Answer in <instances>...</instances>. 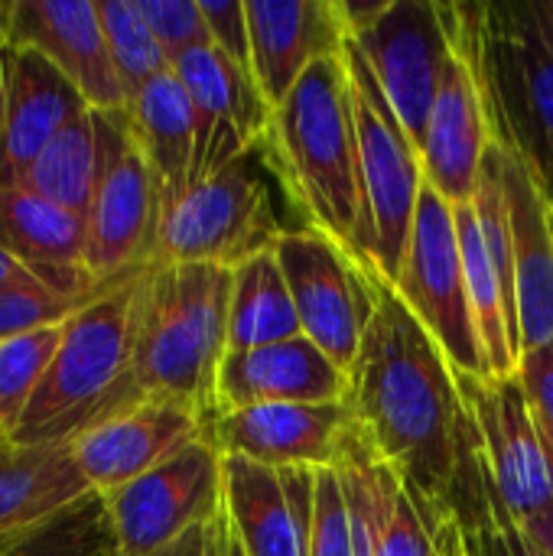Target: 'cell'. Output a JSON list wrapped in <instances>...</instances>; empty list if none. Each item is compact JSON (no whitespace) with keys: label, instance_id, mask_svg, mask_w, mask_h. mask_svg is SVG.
<instances>
[{"label":"cell","instance_id":"1","mask_svg":"<svg viewBox=\"0 0 553 556\" xmlns=\"http://www.w3.org/2000/svg\"><path fill=\"white\" fill-rule=\"evenodd\" d=\"M345 404L368 450L407 489L450 511L473 420L456 368L381 274L372 323L349 368Z\"/></svg>","mask_w":553,"mask_h":556},{"label":"cell","instance_id":"2","mask_svg":"<svg viewBox=\"0 0 553 556\" xmlns=\"http://www.w3.org/2000/svg\"><path fill=\"white\" fill-rule=\"evenodd\" d=\"M261 156L300 215V228L339 241L362 261L359 134L342 52L310 65L274 108Z\"/></svg>","mask_w":553,"mask_h":556},{"label":"cell","instance_id":"3","mask_svg":"<svg viewBox=\"0 0 553 556\" xmlns=\"http://www.w3.org/2000/svg\"><path fill=\"white\" fill-rule=\"evenodd\" d=\"M147 274L150 267L114 283L65 323L13 443H75L95 424L143 401L134 388V352Z\"/></svg>","mask_w":553,"mask_h":556},{"label":"cell","instance_id":"4","mask_svg":"<svg viewBox=\"0 0 553 556\" xmlns=\"http://www.w3.org/2000/svg\"><path fill=\"white\" fill-rule=\"evenodd\" d=\"M231 280L235 270L215 264L150 267L134 352V388L143 401H176L212 417L228 355Z\"/></svg>","mask_w":553,"mask_h":556},{"label":"cell","instance_id":"5","mask_svg":"<svg viewBox=\"0 0 553 556\" xmlns=\"http://www.w3.org/2000/svg\"><path fill=\"white\" fill-rule=\"evenodd\" d=\"M492 140L515 150L553 195V49L528 3H466Z\"/></svg>","mask_w":553,"mask_h":556},{"label":"cell","instance_id":"6","mask_svg":"<svg viewBox=\"0 0 553 556\" xmlns=\"http://www.w3.org/2000/svg\"><path fill=\"white\" fill-rule=\"evenodd\" d=\"M261 147L163 205L153 264L241 267L287 235Z\"/></svg>","mask_w":553,"mask_h":556},{"label":"cell","instance_id":"7","mask_svg":"<svg viewBox=\"0 0 553 556\" xmlns=\"http://www.w3.org/2000/svg\"><path fill=\"white\" fill-rule=\"evenodd\" d=\"M345 68L352 85L355 134H359V182H362V261L388 283L398 280L417 202L424 192L420 147L398 121L391 101L375 81L359 46L349 39Z\"/></svg>","mask_w":553,"mask_h":556},{"label":"cell","instance_id":"8","mask_svg":"<svg viewBox=\"0 0 553 556\" xmlns=\"http://www.w3.org/2000/svg\"><path fill=\"white\" fill-rule=\"evenodd\" d=\"M98 179L88 205V274L98 283H121L153 267L163 195L147 166L127 111H95Z\"/></svg>","mask_w":553,"mask_h":556},{"label":"cell","instance_id":"9","mask_svg":"<svg viewBox=\"0 0 553 556\" xmlns=\"http://www.w3.org/2000/svg\"><path fill=\"white\" fill-rule=\"evenodd\" d=\"M417 323L433 336L460 375H486V358L466 293L460 228L453 205L424 182L411 241L391 283Z\"/></svg>","mask_w":553,"mask_h":556},{"label":"cell","instance_id":"10","mask_svg":"<svg viewBox=\"0 0 553 556\" xmlns=\"http://www.w3.org/2000/svg\"><path fill=\"white\" fill-rule=\"evenodd\" d=\"M274 251L303 336L349 375L375 313L378 270L362 264L339 241L310 228H287Z\"/></svg>","mask_w":553,"mask_h":556},{"label":"cell","instance_id":"11","mask_svg":"<svg viewBox=\"0 0 553 556\" xmlns=\"http://www.w3.org/2000/svg\"><path fill=\"white\" fill-rule=\"evenodd\" d=\"M456 378L466 414L473 420L479 456L508 518L525 528L528 521L553 511V459L521 378H486L460 371Z\"/></svg>","mask_w":553,"mask_h":556},{"label":"cell","instance_id":"12","mask_svg":"<svg viewBox=\"0 0 553 556\" xmlns=\"http://www.w3.org/2000/svg\"><path fill=\"white\" fill-rule=\"evenodd\" d=\"M104 502L124 556L160 554L225 511V456L209 440H196Z\"/></svg>","mask_w":553,"mask_h":556},{"label":"cell","instance_id":"13","mask_svg":"<svg viewBox=\"0 0 553 556\" xmlns=\"http://www.w3.org/2000/svg\"><path fill=\"white\" fill-rule=\"evenodd\" d=\"M450 26V59L430 108L427 134L420 143L424 182L440 192L450 205L473 202L476 182L492 143L486 91L479 81L473 39H469V13L466 3H443Z\"/></svg>","mask_w":553,"mask_h":556},{"label":"cell","instance_id":"14","mask_svg":"<svg viewBox=\"0 0 553 556\" xmlns=\"http://www.w3.org/2000/svg\"><path fill=\"white\" fill-rule=\"evenodd\" d=\"M352 42L368 62L398 121L420 147L453 49L443 3L391 0L385 16Z\"/></svg>","mask_w":553,"mask_h":556},{"label":"cell","instance_id":"15","mask_svg":"<svg viewBox=\"0 0 553 556\" xmlns=\"http://www.w3.org/2000/svg\"><path fill=\"white\" fill-rule=\"evenodd\" d=\"M205 440L222 456H241L271 469H336L359 440L345 401L336 404H257L215 410Z\"/></svg>","mask_w":553,"mask_h":556},{"label":"cell","instance_id":"16","mask_svg":"<svg viewBox=\"0 0 553 556\" xmlns=\"http://www.w3.org/2000/svg\"><path fill=\"white\" fill-rule=\"evenodd\" d=\"M7 49H33L55 65L91 111H127L130 94L114 68L95 0H7Z\"/></svg>","mask_w":553,"mask_h":556},{"label":"cell","instance_id":"17","mask_svg":"<svg viewBox=\"0 0 553 556\" xmlns=\"http://www.w3.org/2000/svg\"><path fill=\"white\" fill-rule=\"evenodd\" d=\"M173 72L196 108V153L189 173V186H196L257 150L274 111L264 101L254 75L212 42L186 52Z\"/></svg>","mask_w":553,"mask_h":556},{"label":"cell","instance_id":"18","mask_svg":"<svg viewBox=\"0 0 553 556\" xmlns=\"http://www.w3.org/2000/svg\"><path fill=\"white\" fill-rule=\"evenodd\" d=\"M205 424L209 417L186 404L150 397L95 424L72 450L91 492L111 495L196 440H205Z\"/></svg>","mask_w":553,"mask_h":556},{"label":"cell","instance_id":"19","mask_svg":"<svg viewBox=\"0 0 553 556\" xmlns=\"http://www.w3.org/2000/svg\"><path fill=\"white\" fill-rule=\"evenodd\" d=\"M316 469L225 456V521L248 556H306Z\"/></svg>","mask_w":553,"mask_h":556},{"label":"cell","instance_id":"20","mask_svg":"<svg viewBox=\"0 0 553 556\" xmlns=\"http://www.w3.org/2000/svg\"><path fill=\"white\" fill-rule=\"evenodd\" d=\"M512 222V264L518 296L521 355L553 342V205L531 166L508 147L495 143Z\"/></svg>","mask_w":553,"mask_h":556},{"label":"cell","instance_id":"21","mask_svg":"<svg viewBox=\"0 0 553 556\" xmlns=\"http://www.w3.org/2000/svg\"><path fill=\"white\" fill-rule=\"evenodd\" d=\"M251 29V75L271 104L297 88L310 65L349 42L336 0H244Z\"/></svg>","mask_w":553,"mask_h":556},{"label":"cell","instance_id":"22","mask_svg":"<svg viewBox=\"0 0 553 556\" xmlns=\"http://www.w3.org/2000/svg\"><path fill=\"white\" fill-rule=\"evenodd\" d=\"M345 397L349 375L306 336L228 352L215 381V410L257 404H336Z\"/></svg>","mask_w":553,"mask_h":556},{"label":"cell","instance_id":"23","mask_svg":"<svg viewBox=\"0 0 553 556\" xmlns=\"http://www.w3.org/2000/svg\"><path fill=\"white\" fill-rule=\"evenodd\" d=\"M3 101L0 189L16 186L55 137L91 111L78 88L33 49H3Z\"/></svg>","mask_w":553,"mask_h":556},{"label":"cell","instance_id":"24","mask_svg":"<svg viewBox=\"0 0 553 556\" xmlns=\"http://www.w3.org/2000/svg\"><path fill=\"white\" fill-rule=\"evenodd\" d=\"M0 248L55 290L91 293L114 287L88 274L85 218L20 186L0 189Z\"/></svg>","mask_w":553,"mask_h":556},{"label":"cell","instance_id":"25","mask_svg":"<svg viewBox=\"0 0 553 556\" xmlns=\"http://www.w3.org/2000/svg\"><path fill=\"white\" fill-rule=\"evenodd\" d=\"M85 482L72 443L0 440V551L13 547L62 508L85 498Z\"/></svg>","mask_w":553,"mask_h":556},{"label":"cell","instance_id":"26","mask_svg":"<svg viewBox=\"0 0 553 556\" xmlns=\"http://www.w3.org/2000/svg\"><path fill=\"white\" fill-rule=\"evenodd\" d=\"M127 124L156 176L163 205L173 202L189 186L196 153V108L173 68L147 81L130 98Z\"/></svg>","mask_w":553,"mask_h":556},{"label":"cell","instance_id":"27","mask_svg":"<svg viewBox=\"0 0 553 556\" xmlns=\"http://www.w3.org/2000/svg\"><path fill=\"white\" fill-rule=\"evenodd\" d=\"M303 336L277 251H264L241 267L231 280L228 352H248Z\"/></svg>","mask_w":553,"mask_h":556},{"label":"cell","instance_id":"28","mask_svg":"<svg viewBox=\"0 0 553 556\" xmlns=\"http://www.w3.org/2000/svg\"><path fill=\"white\" fill-rule=\"evenodd\" d=\"M450 511L456 515L463 528L466 556H551L541 551L521 525L508 518V511L499 502V492L486 472V463L479 456V443L473 433L463 472L456 479Z\"/></svg>","mask_w":553,"mask_h":556},{"label":"cell","instance_id":"29","mask_svg":"<svg viewBox=\"0 0 553 556\" xmlns=\"http://www.w3.org/2000/svg\"><path fill=\"white\" fill-rule=\"evenodd\" d=\"M98 179V130L95 111L72 121L23 173L20 189L55 202L81 218H88L91 192Z\"/></svg>","mask_w":553,"mask_h":556},{"label":"cell","instance_id":"30","mask_svg":"<svg viewBox=\"0 0 553 556\" xmlns=\"http://www.w3.org/2000/svg\"><path fill=\"white\" fill-rule=\"evenodd\" d=\"M0 556H124L104 495L88 492Z\"/></svg>","mask_w":553,"mask_h":556},{"label":"cell","instance_id":"31","mask_svg":"<svg viewBox=\"0 0 553 556\" xmlns=\"http://www.w3.org/2000/svg\"><path fill=\"white\" fill-rule=\"evenodd\" d=\"M62 329L65 323L0 342V433L7 440L16 433L29 401L36 397L62 342Z\"/></svg>","mask_w":553,"mask_h":556},{"label":"cell","instance_id":"32","mask_svg":"<svg viewBox=\"0 0 553 556\" xmlns=\"http://www.w3.org/2000/svg\"><path fill=\"white\" fill-rule=\"evenodd\" d=\"M95 3H98V16H101V29L111 49L114 68L127 94L134 98L147 81L169 72L173 65L166 52L160 49L156 36L150 33L137 0H95Z\"/></svg>","mask_w":553,"mask_h":556},{"label":"cell","instance_id":"33","mask_svg":"<svg viewBox=\"0 0 553 556\" xmlns=\"http://www.w3.org/2000/svg\"><path fill=\"white\" fill-rule=\"evenodd\" d=\"M101 293L104 290L68 293V290H55L49 283L7 287V290H0V342H10L16 336L36 332L46 326H62L78 309H85L91 300H98Z\"/></svg>","mask_w":553,"mask_h":556},{"label":"cell","instance_id":"34","mask_svg":"<svg viewBox=\"0 0 553 556\" xmlns=\"http://www.w3.org/2000/svg\"><path fill=\"white\" fill-rule=\"evenodd\" d=\"M447 515H450L447 508L430 505L424 495L404 485L394 518L375 556H437V531Z\"/></svg>","mask_w":553,"mask_h":556},{"label":"cell","instance_id":"35","mask_svg":"<svg viewBox=\"0 0 553 556\" xmlns=\"http://www.w3.org/2000/svg\"><path fill=\"white\" fill-rule=\"evenodd\" d=\"M137 3L150 33L166 52L169 65H176L186 52L212 42L199 0H137Z\"/></svg>","mask_w":553,"mask_h":556},{"label":"cell","instance_id":"36","mask_svg":"<svg viewBox=\"0 0 553 556\" xmlns=\"http://www.w3.org/2000/svg\"><path fill=\"white\" fill-rule=\"evenodd\" d=\"M306 556H355L349 505H345L342 482H339L336 469L316 472V498H313Z\"/></svg>","mask_w":553,"mask_h":556},{"label":"cell","instance_id":"37","mask_svg":"<svg viewBox=\"0 0 553 556\" xmlns=\"http://www.w3.org/2000/svg\"><path fill=\"white\" fill-rule=\"evenodd\" d=\"M199 3L209 23L212 46L251 72V29H248L244 0H199Z\"/></svg>","mask_w":553,"mask_h":556},{"label":"cell","instance_id":"38","mask_svg":"<svg viewBox=\"0 0 553 556\" xmlns=\"http://www.w3.org/2000/svg\"><path fill=\"white\" fill-rule=\"evenodd\" d=\"M518 378L525 384V394H528L535 414L553 427V342L521 355Z\"/></svg>","mask_w":553,"mask_h":556},{"label":"cell","instance_id":"39","mask_svg":"<svg viewBox=\"0 0 553 556\" xmlns=\"http://www.w3.org/2000/svg\"><path fill=\"white\" fill-rule=\"evenodd\" d=\"M225 541H228V521L222 511L215 521L192 528L189 534H183L179 541H173L169 547L153 556H225Z\"/></svg>","mask_w":553,"mask_h":556},{"label":"cell","instance_id":"40","mask_svg":"<svg viewBox=\"0 0 553 556\" xmlns=\"http://www.w3.org/2000/svg\"><path fill=\"white\" fill-rule=\"evenodd\" d=\"M437 556H466L463 528H460V521H456L453 511L440 521V531H437Z\"/></svg>","mask_w":553,"mask_h":556},{"label":"cell","instance_id":"41","mask_svg":"<svg viewBox=\"0 0 553 556\" xmlns=\"http://www.w3.org/2000/svg\"><path fill=\"white\" fill-rule=\"evenodd\" d=\"M29 283H42V280L0 248V290H7V287H29Z\"/></svg>","mask_w":553,"mask_h":556},{"label":"cell","instance_id":"42","mask_svg":"<svg viewBox=\"0 0 553 556\" xmlns=\"http://www.w3.org/2000/svg\"><path fill=\"white\" fill-rule=\"evenodd\" d=\"M528 13L538 26V33L544 36V42L553 49V0H525Z\"/></svg>","mask_w":553,"mask_h":556},{"label":"cell","instance_id":"43","mask_svg":"<svg viewBox=\"0 0 553 556\" xmlns=\"http://www.w3.org/2000/svg\"><path fill=\"white\" fill-rule=\"evenodd\" d=\"M525 531H528V538H531L541 551H548V554L553 556V511L535 518V521H528Z\"/></svg>","mask_w":553,"mask_h":556},{"label":"cell","instance_id":"44","mask_svg":"<svg viewBox=\"0 0 553 556\" xmlns=\"http://www.w3.org/2000/svg\"><path fill=\"white\" fill-rule=\"evenodd\" d=\"M3 111H7V101H3V49H0V147H3Z\"/></svg>","mask_w":553,"mask_h":556},{"label":"cell","instance_id":"45","mask_svg":"<svg viewBox=\"0 0 553 556\" xmlns=\"http://www.w3.org/2000/svg\"><path fill=\"white\" fill-rule=\"evenodd\" d=\"M538 424H541V437H544V446H548V453H551L553 459V427L548 420H541V417H538Z\"/></svg>","mask_w":553,"mask_h":556},{"label":"cell","instance_id":"46","mask_svg":"<svg viewBox=\"0 0 553 556\" xmlns=\"http://www.w3.org/2000/svg\"><path fill=\"white\" fill-rule=\"evenodd\" d=\"M225 556H248L244 551H241V544L235 541V534L228 531V541H225Z\"/></svg>","mask_w":553,"mask_h":556},{"label":"cell","instance_id":"47","mask_svg":"<svg viewBox=\"0 0 553 556\" xmlns=\"http://www.w3.org/2000/svg\"><path fill=\"white\" fill-rule=\"evenodd\" d=\"M0 49H7V36H3V3H0Z\"/></svg>","mask_w":553,"mask_h":556},{"label":"cell","instance_id":"48","mask_svg":"<svg viewBox=\"0 0 553 556\" xmlns=\"http://www.w3.org/2000/svg\"><path fill=\"white\" fill-rule=\"evenodd\" d=\"M0 440H7V437H3V433H0Z\"/></svg>","mask_w":553,"mask_h":556},{"label":"cell","instance_id":"49","mask_svg":"<svg viewBox=\"0 0 553 556\" xmlns=\"http://www.w3.org/2000/svg\"><path fill=\"white\" fill-rule=\"evenodd\" d=\"M551 205H553V195H551Z\"/></svg>","mask_w":553,"mask_h":556}]
</instances>
